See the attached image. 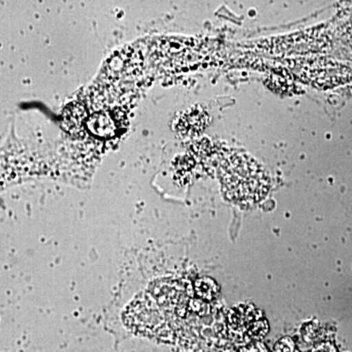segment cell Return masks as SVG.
<instances>
[{
  "label": "cell",
  "instance_id": "6da1fadb",
  "mask_svg": "<svg viewBox=\"0 0 352 352\" xmlns=\"http://www.w3.org/2000/svg\"><path fill=\"white\" fill-rule=\"evenodd\" d=\"M222 179L227 197L242 206L258 203L270 189L265 171L244 155L231 157L227 162Z\"/></svg>",
  "mask_w": 352,
  "mask_h": 352
},
{
  "label": "cell",
  "instance_id": "7a4b0ae2",
  "mask_svg": "<svg viewBox=\"0 0 352 352\" xmlns=\"http://www.w3.org/2000/svg\"><path fill=\"white\" fill-rule=\"evenodd\" d=\"M234 325L238 328H244L252 338H263L268 332L267 321L264 319L263 314L254 308L240 307L234 314L232 319Z\"/></svg>",
  "mask_w": 352,
  "mask_h": 352
},
{
  "label": "cell",
  "instance_id": "3957f363",
  "mask_svg": "<svg viewBox=\"0 0 352 352\" xmlns=\"http://www.w3.org/2000/svg\"><path fill=\"white\" fill-rule=\"evenodd\" d=\"M196 289L198 291L199 295L207 298V300L214 298L215 295H217V285L210 279H204L199 281L197 283Z\"/></svg>",
  "mask_w": 352,
  "mask_h": 352
},
{
  "label": "cell",
  "instance_id": "277c9868",
  "mask_svg": "<svg viewBox=\"0 0 352 352\" xmlns=\"http://www.w3.org/2000/svg\"><path fill=\"white\" fill-rule=\"evenodd\" d=\"M274 352H300L291 338H283L277 342Z\"/></svg>",
  "mask_w": 352,
  "mask_h": 352
},
{
  "label": "cell",
  "instance_id": "5b68a950",
  "mask_svg": "<svg viewBox=\"0 0 352 352\" xmlns=\"http://www.w3.org/2000/svg\"><path fill=\"white\" fill-rule=\"evenodd\" d=\"M311 352H338L336 347L333 346L330 342H321V344H317Z\"/></svg>",
  "mask_w": 352,
  "mask_h": 352
},
{
  "label": "cell",
  "instance_id": "8992f818",
  "mask_svg": "<svg viewBox=\"0 0 352 352\" xmlns=\"http://www.w3.org/2000/svg\"><path fill=\"white\" fill-rule=\"evenodd\" d=\"M242 352H270L268 351L267 347L264 346L261 342H256L252 344L251 346L245 347Z\"/></svg>",
  "mask_w": 352,
  "mask_h": 352
}]
</instances>
